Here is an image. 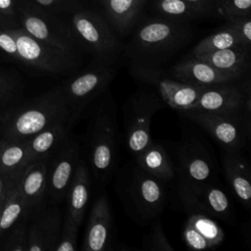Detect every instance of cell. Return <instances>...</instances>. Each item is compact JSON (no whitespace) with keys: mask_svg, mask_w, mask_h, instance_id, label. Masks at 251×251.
I'll use <instances>...</instances> for the list:
<instances>
[{"mask_svg":"<svg viewBox=\"0 0 251 251\" xmlns=\"http://www.w3.org/2000/svg\"><path fill=\"white\" fill-rule=\"evenodd\" d=\"M192 28L185 22L155 19L144 23L125 49L130 63L160 66L189 42Z\"/></svg>","mask_w":251,"mask_h":251,"instance_id":"1","label":"cell"},{"mask_svg":"<svg viewBox=\"0 0 251 251\" xmlns=\"http://www.w3.org/2000/svg\"><path fill=\"white\" fill-rule=\"evenodd\" d=\"M104 94L90 117L87 138L91 171L100 184L111 177L118 155L116 104L110 93Z\"/></svg>","mask_w":251,"mask_h":251,"instance_id":"2","label":"cell"},{"mask_svg":"<svg viewBox=\"0 0 251 251\" xmlns=\"http://www.w3.org/2000/svg\"><path fill=\"white\" fill-rule=\"evenodd\" d=\"M117 63L93 59L87 68L73 72L62 84L69 114L67 128L70 132L87 107L104 94L118 73Z\"/></svg>","mask_w":251,"mask_h":251,"instance_id":"3","label":"cell"},{"mask_svg":"<svg viewBox=\"0 0 251 251\" xmlns=\"http://www.w3.org/2000/svg\"><path fill=\"white\" fill-rule=\"evenodd\" d=\"M120 194L127 213L138 224L158 218L166 207L164 181L135 165L122 173Z\"/></svg>","mask_w":251,"mask_h":251,"instance_id":"4","label":"cell"},{"mask_svg":"<svg viewBox=\"0 0 251 251\" xmlns=\"http://www.w3.org/2000/svg\"><path fill=\"white\" fill-rule=\"evenodd\" d=\"M79 48L93 56L94 60L118 61L122 45L108 25L96 12L81 8L66 19Z\"/></svg>","mask_w":251,"mask_h":251,"instance_id":"5","label":"cell"},{"mask_svg":"<svg viewBox=\"0 0 251 251\" xmlns=\"http://www.w3.org/2000/svg\"><path fill=\"white\" fill-rule=\"evenodd\" d=\"M165 103L152 90L138 89L124 105L125 140L128 152L135 157L151 142V121L155 113L165 108Z\"/></svg>","mask_w":251,"mask_h":251,"instance_id":"6","label":"cell"},{"mask_svg":"<svg viewBox=\"0 0 251 251\" xmlns=\"http://www.w3.org/2000/svg\"><path fill=\"white\" fill-rule=\"evenodd\" d=\"M129 72L135 79L154 90L166 105L179 112L190 109L205 88L178 81L159 66L130 63Z\"/></svg>","mask_w":251,"mask_h":251,"instance_id":"7","label":"cell"},{"mask_svg":"<svg viewBox=\"0 0 251 251\" xmlns=\"http://www.w3.org/2000/svg\"><path fill=\"white\" fill-rule=\"evenodd\" d=\"M16 40L18 56L43 71L70 75L81 65L80 53H73L41 42L25 29L8 30Z\"/></svg>","mask_w":251,"mask_h":251,"instance_id":"8","label":"cell"},{"mask_svg":"<svg viewBox=\"0 0 251 251\" xmlns=\"http://www.w3.org/2000/svg\"><path fill=\"white\" fill-rule=\"evenodd\" d=\"M24 29L35 39L60 48L79 53L78 43L66 20L44 12L31 3L19 4Z\"/></svg>","mask_w":251,"mask_h":251,"instance_id":"9","label":"cell"},{"mask_svg":"<svg viewBox=\"0 0 251 251\" xmlns=\"http://www.w3.org/2000/svg\"><path fill=\"white\" fill-rule=\"evenodd\" d=\"M226 150L241 151L250 138V123L241 114H219L196 109L181 111Z\"/></svg>","mask_w":251,"mask_h":251,"instance_id":"10","label":"cell"},{"mask_svg":"<svg viewBox=\"0 0 251 251\" xmlns=\"http://www.w3.org/2000/svg\"><path fill=\"white\" fill-rule=\"evenodd\" d=\"M51 157V168L47 171L46 192L52 204H59L65 200L67 190L81 157L80 144L70 134Z\"/></svg>","mask_w":251,"mask_h":251,"instance_id":"11","label":"cell"},{"mask_svg":"<svg viewBox=\"0 0 251 251\" xmlns=\"http://www.w3.org/2000/svg\"><path fill=\"white\" fill-rule=\"evenodd\" d=\"M177 172L179 195L188 193L210 181L213 174L212 162L200 143L190 141L179 148Z\"/></svg>","mask_w":251,"mask_h":251,"instance_id":"12","label":"cell"},{"mask_svg":"<svg viewBox=\"0 0 251 251\" xmlns=\"http://www.w3.org/2000/svg\"><path fill=\"white\" fill-rule=\"evenodd\" d=\"M244 93L236 80L205 87L190 109L219 114H243Z\"/></svg>","mask_w":251,"mask_h":251,"instance_id":"13","label":"cell"},{"mask_svg":"<svg viewBox=\"0 0 251 251\" xmlns=\"http://www.w3.org/2000/svg\"><path fill=\"white\" fill-rule=\"evenodd\" d=\"M113 229L111 203L106 194H101L93 203L84 231L81 250L104 251L110 248Z\"/></svg>","mask_w":251,"mask_h":251,"instance_id":"14","label":"cell"},{"mask_svg":"<svg viewBox=\"0 0 251 251\" xmlns=\"http://www.w3.org/2000/svg\"><path fill=\"white\" fill-rule=\"evenodd\" d=\"M168 74L178 81L202 87L238 80L242 77L220 71L193 55H189L178 61L170 69Z\"/></svg>","mask_w":251,"mask_h":251,"instance_id":"15","label":"cell"},{"mask_svg":"<svg viewBox=\"0 0 251 251\" xmlns=\"http://www.w3.org/2000/svg\"><path fill=\"white\" fill-rule=\"evenodd\" d=\"M183 207L189 213L203 214L227 221L230 216V203L226 194L207 181L196 189L179 195Z\"/></svg>","mask_w":251,"mask_h":251,"instance_id":"16","label":"cell"},{"mask_svg":"<svg viewBox=\"0 0 251 251\" xmlns=\"http://www.w3.org/2000/svg\"><path fill=\"white\" fill-rule=\"evenodd\" d=\"M182 237L188 248L202 250L221 245L225 232L211 217L192 213L184 223Z\"/></svg>","mask_w":251,"mask_h":251,"instance_id":"17","label":"cell"},{"mask_svg":"<svg viewBox=\"0 0 251 251\" xmlns=\"http://www.w3.org/2000/svg\"><path fill=\"white\" fill-rule=\"evenodd\" d=\"M90 185L91 178L88 165L85 160L80 157L64 200L66 201V211L79 227L85 215Z\"/></svg>","mask_w":251,"mask_h":251,"instance_id":"18","label":"cell"},{"mask_svg":"<svg viewBox=\"0 0 251 251\" xmlns=\"http://www.w3.org/2000/svg\"><path fill=\"white\" fill-rule=\"evenodd\" d=\"M223 167L226 180L235 196L247 209L251 200V178L248 160L241 151L226 150Z\"/></svg>","mask_w":251,"mask_h":251,"instance_id":"19","label":"cell"},{"mask_svg":"<svg viewBox=\"0 0 251 251\" xmlns=\"http://www.w3.org/2000/svg\"><path fill=\"white\" fill-rule=\"evenodd\" d=\"M63 215L59 208L52 207L45 211L32 226L27 249L29 251L55 250L61 232Z\"/></svg>","mask_w":251,"mask_h":251,"instance_id":"20","label":"cell"},{"mask_svg":"<svg viewBox=\"0 0 251 251\" xmlns=\"http://www.w3.org/2000/svg\"><path fill=\"white\" fill-rule=\"evenodd\" d=\"M193 56L204 60L220 71L233 74L238 76H243L244 74L249 70L250 48L241 45L207 53L195 54Z\"/></svg>","mask_w":251,"mask_h":251,"instance_id":"21","label":"cell"},{"mask_svg":"<svg viewBox=\"0 0 251 251\" xmlns=\"http://www.w3.org/2000/svg\"><path fill=\"white\" fill-rule=\"evenodd\" d=\"M71 134L67 128V121H59L41 131L33 134L27 146V161L47 159Z\"/></svg>","mask_w":251,"mask_h":251,"instance_id":"22","label":"cell"},{"mask_svg":"<svg viewBox=\"0 0 251 251\" xmlns=\"http://www.w3.org/2000/svg\"><path fill=\"white\" fill-rule=\"evenodd\" d=\"M134 158L137 166L164 182L170 181L175 177L176 169L167 150L160 143L152 141Z\"/></svg>","mask_w":251,"mask_h":251,"instance_id":"23","label":"cell"},{"mask_svg":"<svg viewBox=\"0 0 251 251\" xmlns=\"http://www.w3.org/2000/svg\"><path fill=\"white\" fill-rule=\"evenodd\" d=\"M102 3L107 19L114 29L126 33L135 23L145 0H98Z\"/></svg>","mask_w":251,"mask_h":251,"instance_id":"24","label":"cell"},{"mask_svg":"<svg viewBox=\"0 0 251 251\" xmlns=\"http://www.w3.org/2000/svg\"><path fill=\"white\" fill-rule=\"evenodd\" d=\"M47 188L46 159L35 161L23 178L22 192L29 205L39 202Z\"/></svg>","mask_w":251,"mask_h":251,"instance_id":"25","label":"cell"},{"mask_svg":"<svg viewBox=\"0 0 251 251\" xmlns=\"http://www.w3.org/2000/svg\"><path fill=\"white\" fill-rule=\"evenodd\" d=\"M154 7L156 13L162 18L177 22L188 23L207 15L203 10L184 0H157Z\"/></svg>","mask_w":251,"mask_h":251,"instance_id":"26","label":"cell"},{"mask_svg":"<svg viewBox=\"0 0 251 251\" xmlns=\"http://www.w3.org/2000/svg\"><path fill=\"white\" fill-rule=\"evenodd\" d=\"M236 45L244 46L236 31L227 24L224 28L206 36L201 41H199L191 50V54L195 55L207 53Z\"/></svg>","mask_w":251,"mask_h":251,"instance_id":"27","label":"cell"},{"mask_svg":"<svg viewBox=\"0 0 251 251\" xmlns=\"http://www.w3.org/2000/svg\"><path fill=\"white\" fill-rule=\"evenodd\" d=\"M29 3L63 20L76 10L84 8L83 0H29Z\"/></svg>","mask_w":251,"mask_h":251,"instance_id":"28","label":"cell"},{"mask_svg":"<svg viewBox=\"0 0 251 251\" xmlns=\"http://www.w3.org/2000/svg\"><path fill=\"white\" fill-rule=\"evenodd\" d=\"M79 226L65 210L60 237L55 251H75L77 247V233Z\"/></svg>","mask_w":251,"mask_h":251,"instance_id":"29","label":"cell"},{"mask_svg":"<svg viewBox=\"0 0 251 251\" xmlns=\"http://www.w3.org/2000/svg\"><path fill=\"white\" fill-rule=\"evenodd\" d=\"M213 8L226 19L250 15L251 0H213Z\"/></svg>","mask_w":251,"mask_h":251,"instance_id":"30","label":"cell"},{"mask_svg":"<svg viewBox=\"0 0 251 251\" xmlns=\"http://www.w3.org/2000/svg\"><path fill=\"white\" fill-rule=\"evenodd\" d=\"M149 246L147 249L156 251H174V247L169 242L163 229L162 223L159 219H155L150 232Z\"/></svg>","mask_w":251,"mask_h":251,"instance_id":"31","label":"cell"},{"mask_svg":"<svg viewBox=\"0 0 251 251\" xmlns=\"http://www.w3.org/2000/svg\"><path fill=\"white\" fill-rule=\"evenodd\" d=\"M227 24L236 31L242 44L245 47H251V21L250 17H238L227 20Z\"/></svg>","mask_w":251,"mask_h":251,"instance_id":"32","label":"cell"},{"mask_svg":"<svg viewBox=\"0 0 251 251\" xmlns=\"http://www.w3.org/2000/svg\"><path fill=\"white\" fill-rule=\"evenodd\" d=\"M2 163L7 167H13L23 160H27V146H11L2 155Z\"/></svg>","mask_w":251,"mask_h":251,"instance_id":"33","label":"cell"},{"mask_svg":"<svg viewBox=\"0 0 251 251\" xmlns=\"http://www.w3.org/2000/svg\"><path fill=\"white\" fill-rule=\"evenodd\" d=\"M22 213V205L19 202H11L3 211L0 219V227L6 229L10 227Z\"/></svg>","mask_w":251,"mask_h":251,"instance_id":"34","label":"cell"},{"mask_svg":"<svg viewBox=\"0 0 251 251\" xmlns=\"http://www.w3.org/2000/svg\"><path fill=\"white\" fill-rule=\"evenodd\" d=\"M0 48L8 54L18 55L15 37L9 31L4 32L0 30Z\"/></svg>","mask_w":251,"mask_h":251,"instance_id":"35","label":"cell"},{"mask_svg":"<svg viewBox=\"0 0 251 251\" xmlns=\"http://www.w3.org/2000/svg\"><path fill=\"white\" fill-rule=\"evenodd\" d=\"M19 4L17 0H0V13L8 17H13L17 13Z\"/></svg>","mask_w":251,"mask_h":251,"instance_id":"36","label":"cell"},{"mask_svg":"<svg viewBox=\"0 0 251 251\" xmlns=\"http://www.w3.org/2000/svg\"><path fill=\"white\" fill-rule=\"evenodd\" d=\"M189 4L203 10L205 13L209 14L214 10L213 8V0H184Z\"/></svg>","mask_w":251,"mask_h":251,"instance_id":"37","label":"cell"},{"mask_svg":"<svg viewBox=\"0 0 251 251\" xmlns=\"http://www.w3.org/2000/svg\"><path fill=\"white\" fill-rule=\"evenodd\" d=\"M11 17H8V16H6V15H4V14H1L0 13V25H9V24H11Z\"/></svg>","mask_w":251,"mask_h":251,"instance_id":"38","label":"cell"},{"mask_svg":"<svg viewBox=\"0 0 251 251\" xmlns=\"http://www.w3.org/2000/svg\"><path fill=\"white\" fill-rule=\"evenodd\" d=\"M0 219H1V215H0Z\"/></svg>","mask_w":251,"mask_h":251,"instance_id":"39","label":"cell"}]
</instances>
